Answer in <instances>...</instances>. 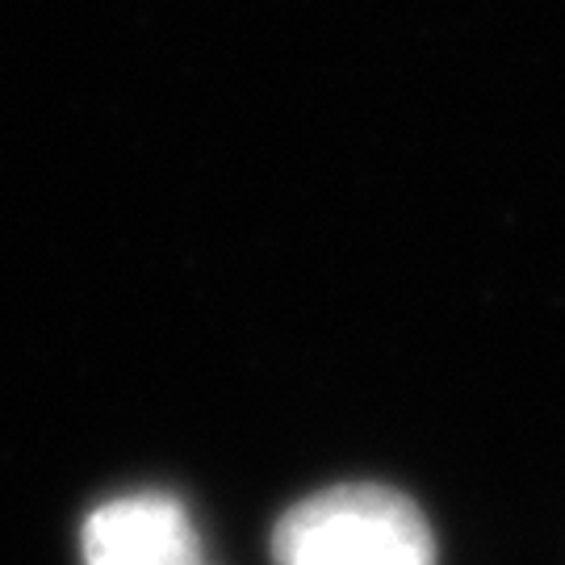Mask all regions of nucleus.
<instances>
[{"label":"nucleus","mask_w":565,"mask_h":565,"mask_svg":"<svg viewBox=\"0 0 565 565\" xmlns=\"http://www.w3.org/2000/svg\"><path fill=\"white\" fill-rule=\"evenodd\" d=\"M84 565H210L181 499L142 490L102 503L81 532Z\"/></svg>","instance_id":"obj_2"},{"label":"nucleus","mask_w":565,"mask_h":565,"mask_svg":"<svg viewBox=\"0 0 565 565\" xmlns=\"http://www.w3.org/2000/svg\"><path fill=\"white\" fill-rule=\"evenodd\" d=\"M273 565H440V557L415 499L382 482H348L285 511L273 527Z\"/></svg>","instance_id":"obj_1"}]
</instances>
